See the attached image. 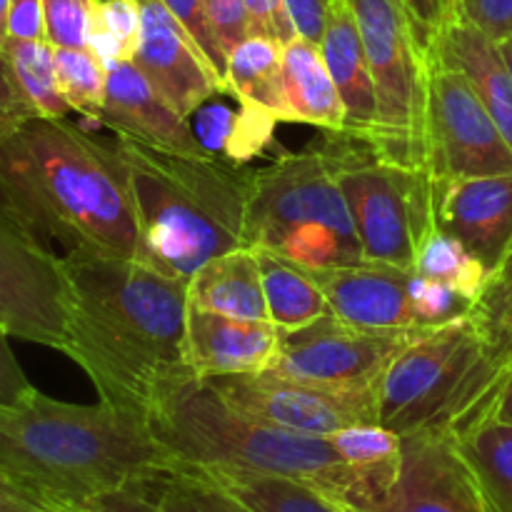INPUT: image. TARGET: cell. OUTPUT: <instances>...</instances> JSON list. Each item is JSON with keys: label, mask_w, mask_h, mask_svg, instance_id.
<instances>
[{"label": "cell", "mask_w": 512, "mask_h": 512, "mask_svg": "<svg viewBox=\"0 0 512 512\" xmlns=\"http://www.w3.org/2000/svg\"><path fill=\"white\" fill-rule=\"evenodd\" d=\"M0 330L55 348L68 340L63 258L0 205Z\"/></svg>", "instance_id": "30bf717a"}, {"label": "cell", "mask_w": 512, "mask_h": 512, "mask_svg": "<svg viewBox=\"0 0 512 512\" xmlns=\"http://www.w3.org/2000/svg\"><path fill=\"white\" fill-rule=\"evenodd\" d=\"M245 248L268 250L305 270L365 263L353 215L320 140L253 170Z\"/></svg>", "instance_id": "52a82bcc"}, {"label": "cell", "mask_w": 512, "mask_h": 512, "mask_svg": "<svg viewBox=\"0 0 512 512\" xmlns=\"http://www.w3.org/2000/svg\"><path fill=\"white\" fill-rule=\"evenodd\" d=\"M185 353L200 378L268 373L280 358V328L270 320H240L188 308Z\"/></svg>", "instance_id": "d6986e66"}, {"label": "cell", "mask_w": 512, "mask_h": 512, "mask_svg": "<svg viewBox=\"0 0 512 512\" xmlns=\"http://www.w3.org/2000/svg\"><path fill=\"white\" fill-rule=\"evenodd\" d=\"M8 338L10 335L0 330V408H13V405L25 403L38 390L15 360Z\"/></svg>", "instance_id": "60d3db41"}, {"label": "cell", "mask_w": 512, "mask_h": 512, "mask_svg": "<svg viewBox=\"0 0 512 512\" xmlns=\"http://www.w3.org/2000/svg\"><path fill=\"white\" fill-rule=\"evenodd\" d=\"M140 8V45L133 63L183 118L223 93L208 60L163 0H135Z\"/></svg>", "instance_id": "9a60e30c"}, {"label": "cell", "mask_w": 512, "mask_h": 512, "mask_svg": "<svg viewBox=\"0 0 512 512\" xmlns=\"http://www.w3.org/2000/svg\"><path fill=\"white\" fill-rule=\"evenodd\" d=\"M140 45V8L135 0H95L88 48L100 58L133 60Z\"/></svg>", "instance_id": "d6a6232c"}, {"label": "cell", "mask_w": 512, "mask_h": 512, "mask_svg": "<svg viewBox=\"0 0 512 512\" xmlns=\"http://www.w3.org/2000/svg\"><path fill=\"white\" fill-rule=\"evenodd\" d=\"M10 38L45 40L43 0H10Z\"/></svg>", "instance_id": "7bdbcfd3"}, {"label": "cell", "mask_w": 512, "mask_h": 512, "mask_svg": "<svg viewBox=\"0 0 512 512\" xmlns=\"http://www.w3.org/2000/svg\"><path fill=\"white\" fill-rule=\"evenodd\" d=\"M458 3H460V0H458Z\"/></svg>", "instance_id": "db71d44e"}, {"label": "cell", "mask_w": 512, "mask_h": 512, "mask_svg": "<svg viewBox=\"0 0 512 512\" xmlns=\"http://www.w3.org/2000/svg\"><path fill=\"white\" fill-rule=\"evenodd\" d=\"M75 512H105V510H100V508H83V510H75Z\"/></svg>", "instance_id": "f5cc1de1"}, {"label": "cell", "mask_w": 512, "mask_h": 512, "mask_svg": "<svg viewBox=\"0 0 512 512\" xmlns=\"http://www.w3.org/2000/svg\"><path fill=\"white\" fill-rule=\"evenodd\" d=\"M433 215L495 275L512 255V173L433 178Z\"/></svg>", "instance_id": "2e32d148"}, {"label": "cell", "mask_w": 512, "mask_h": 512, "mask_svg": "<svg viewBox=\"0 0 512 512\" xmlns=\"http://www.w3.org/2000/svg\"><path fill=\"white\" fill-rule=\"evenodd\" d=\"M460 13L493 40L512 38V0H460Z\"/></svg>", "instance_id": "ab89813d"}, {"label": "cell", "mask_w": 512, "mask_h": 512, "mask_svg": "<svg viewBox=\"0 0 512 512\" xmlns=\"http://www.w3.org/2000/svg\"><path fill=\"white\" fill-rule=\"evenodd\" d=\"M378 103L373 143L390 163L428 170L430 45L403 0H348Z\"/></svg>", "instance_id": "9c48e42d"}, {"label": "cell", "mask_w": 512, "mask_h": 512, "mask_svg": "<svg viewBox=\"0 0 512 512\" xmlns=\"http://www.w3.org/2000/svg\"><path fill=\"white\" fill-rule=\"evenodd\" d=\"M138 220V258L190 283L215 255L245 248L253 170L215 155H178L118 135L113 145Z\"/></svg>", "instance_id": "277c9868"}, {"label": "cell", "mask_w": 512, "mask_h": 512, "mask_svg": "<svg viewBox=\"0 0 512 512\" xmlns=\"http://www.w3.org/2000/svg\"><path fill=\"white\" fill-rule=\"evenodd\" d=\"M68 340L103 403L148 418L158 395L190 373L188 283L135 258L65 253Z\"/></svg>", "instance_id": "6da1fadb"}, {"label": "cell", "mask_w": 512, "mask_h": 512, "mask_svg": "<svg viewBox=\"0 0 512 512\" xmlns=\"http://www.w3.org/2000/svg\"><path fill=\"white\" fill-rule=\"evenodd\" d=\"M403 3L413 13L415 23H418L420 33L428 40V45L433 43V35L438 33L440 25L460 10L458 0H403Z\"/></svg>", "instance_id": "f6af8a7d"}, {"label": "cell", "mask_w": 512, "mask_h": 512, "mask_svg": "<svg viewBox=\"0 0 512 512\" xmlns=\"http://www.w3.org/2000/svg\"><path fill=\"white\" fill-rule=\"evenodd\" d=\"M285 5H288V13L293 18L298 35L320 45V38L325 33V20H328L330 0H285Z\"/></svg>", "instance_id": "ee69618b"}, {"label": "cell", "mask_w": 512, "mask_h": 512, "mask_svg": "<svg viewBox=\"0 0 512 512\" xmlns=\"http://www.w3.org/2000/svg\"><path fill=\"white\" fill-rule=\"evenodd\" d=\"M178 465L148 418L103 400L63 403L35 390L0 408V485L48 512L93 508Z\"/></svg>", "instance_id": "7a4b0ae2"}, {"label": "cell", "mask_w": 512, "mask_h": 512, "mask_svg": "<svg viewBox=\"0 0 512 512\" xmlns=\"http://www.w3.org/2000/svg\"><path fill=\"white\" fill-rule=\"evenodd\" d=\"M413 273L370 260L348 268L310 270L335 318L368 330H428L420 328L413 310Z\"/></svg>", "instance_id": "ac0fdd59"}, {"label": "cell", "mask_w": 512, "mask_h": 512, "mask_svg": "<svg viewBox=\"0 0 512 512\" xmlns=\"http://www.w3.org/2000/svg\"><path fill=\"white\" fill-rule=\"evenodd\" d=\"M93 508H100L105 512H163L160 505L153 498H148L140 488H123L103 495Z\"/></svg>", "instance_id": "bcb514c9"}, {"label": "cell", "mask_w": 512, "mask_h": 512, "mask_svg": "<svg viewBox=\"0 0 512 512\" xmlns=\"http://www.w3.org/2000/svg\"><path fill=\"white\" fill-rule=\"evenodd\" d=\"M410 298H413V310L418 315L420 328H440V325L465 318L478 308V303L470 300L468 295L418 273H413V280H410Z\"/></svg>", "instance_id": "836d02e7"}, {"label": "cell", "mask_w": 512, "mask_h": 512, "mask_svg": "<svg viewBox=\"0 0 512 512\" xmlns=\"http://www.w3.org/2000/svg\"><path fill=\"white\" fill-rule=\"evenodd\" d=\"M205 10L225 55L250 35V15L245 0H205Z\"/></svg>", "instance_id": "74e56055"}, {"label": "cell", "mask_w": 512, "mask_h": 512, "mask_svg": "<svg viewBox=\"0 0 512 512\" xmlns=\"http://www.w3.org/2000/svg\"><path fill=\"white\" fill-rule=\"evenodd\" d=\"M108 90L100 123L123 138L178 155H213L188 118L178 113L133 60H108Z\"/></svg>", "instance_id": "e0dca14e"}, {"label": "cell", "mask_w": 512, "mask_h": 512, "mask_svg": "<svg viewBox=\"0 0 512 512\" xmlns=\"http://www.w3.org/2000/svg\"><path fill=\"white\" fill-rule=\"evenodd\" d=\"M30 118H35V115L30 113L28 103L20 93L13 68H10L5 55H0V138Z\"/></svg>", "instance_id": "b9f144b4"}, {"label": "cell", "mask_w": 512, "mask_h": 512, "mask_svg": "<svg viewBox=\"0 0 512 512\" xmlns=\"http://www.w3.org/2000/svg\"><path fill=\"white\" fill-rule=\"evenodd\" d=\"M0 205L65 253L138 258L123 165L68 118H30L0 138Z\"/></svg>", "instance_id": "3957f363"}, {"label": "cell", "mask_w": 512, "mask_h": 512, "mask_svg": "<svg viewBox=\"0 0 512 512\" xmlns=\"http://www.w3.org/2000/svg\"><path fill=\"white\" fill-rule=\"evenodd\" d=\"M208 380L240 413L290 433L330 438L350 425L378 423V388H325L275 373L213 375Z\"/></svg>", "instance_id": "4fadbf2b"}, {"label": "cell", "mask_w": 512, "mask_h": 512, "mask_svg": "<svg viewBox=\"0 0 512 512\" xmlns=\"http://www.w3.org/2000/svg\"><path fill=\"white\" fill-rule=\"evenodd\" d=\"M415 273L450 285V288L468 295L475 303H478L480 295L488 288L490 278H493V273L485 268L478 255L470 253L458 238L438 228L430 233V238L420 248Z\"/></svg>", "instance_id": "4dcf8cb0"}, {"label": "cell", "mask_w": 512, "mask_h": 512, "mask_svg": "<svg viewBox=\"0 0 512 512\" xmlns=\"http://www.w3.org/2000/svg\"><path fill=\"white\" fill-rule=\"evenodd\" d=\"M475 313L503 338L512 343V255L508 263L490 278L488 288L480 295Z\"/></svg>", "instance_id": "8d00e7d4"}, {"label": "cell", "mask_w": 512, "mask_h": 512, "mask_svg": "<svg viewBox=\"0 0 512 512\" xmlns=\"http://www.w3.org/2000/svg\"><path fill=\"white\" fill-rule=\"evenodd\" d=\"M490 420H498V423L512 425V363L508 368V375L503 380V388H500L498 400L493 405V413H490Z\"/></svg>", "instance_id": "7dc6e473"}, {"label": "cell", "mask_w": 512, "mask_h": 512, "mask_svg": "<svg viewBox=\"0 0 512 512\" xmlns=\"http://www.w3.org/2000/svg\"><path fill=\"white\" fill-rule=\"evenodd\" d=\"M95 0H43L45 40L53 48H88Z\"/></svg>", "instance_id": "d590c367"}, {"label": "cell", "mask_w": 512, "mask_h": 512, "mask_svg": "<svg viewBox=\"0 0 512 512\" xmlns=\"http://www.w3.org/2000/svg\"><path fill=\"white\" fill-rule=\"evenodd\" d=\"M250 512H348L318 490L280 475L238 468H198Z\"/></svg>", "instance_id": "4316f807"}, {"label": "cell", "mask_w": 512, "mask_h": 512, "mask_svg": "<svg viewBox=\"0 0 512 512\" xmlns=\"http://www.w3.org/2000/svg\"><path fill=\"white\" fill-rule=\"evenodd\" d=\"M320 143L353 215L363 258L415 270L435 230L430 170L390 163L373 140L348 130H325Z\"/></svg>", "instance_id": "ba28073f"}, {"label": "cell", "mask_w": 512, "mask_h": 512, "mask_svg": "<svg viewBox=\"0 0 512 512\" xmlns=\"http://www.w3.org/2000/svg\"><path fill=\"white\" fill-rule=\"evenodd\" d=\"M355 512H493L453 435H408L393 488Z\"/></svg>", "instance_id": "5bb4252c"}, {"label": "cell", "mask_w": 512, "mask_h": 512, "mask_svg": "<svg viewBox=\"0 0 512 512\" xmlns=\"http://www.w3.org/2000/svg\"><path fill=\"white\" fill-rule=\"evenodd\" d=\"M8 18H10V0H0V55H3L5 43H8L10 38Z\"/></svg>", "instance_id": "681fc988"}, {"label": "cell", "mask_w": 512, "mask_h": 512, "mask_svg": "<svg viewBox=\"0 0 512 512\" xmlns=\"http://www.w3.org/2000/svg\"><path fill=\"white\" fill-rule=\"evenodd\" d=\"M255 255H258L260 275H263L270 323L278 325L283 333H290L330 313L325 293L315 283L310 270L268 250H255Z\"/></svg>", "instance_id": "484cf974"}, {"label": "cell", "mask_w": 512, "mask_h": 512, "mask_svg": "<svg viewBox=\"0 0 512 512\" xmlns=\"http://www.w3.org/2000/svg\"><path fill=\"white\" fill-rule=\"evenodd\" d=\"M8 512H48V510L38 508V505H23V508H15V510H8Z\"/></svg>", "instance_id": "816d5d0a"}, {"label": "cell", "mask_w": 512, "mask_h": 512, "mask_svg": "<svg viewBox=\"0 0 512 512\" xmlns=\"http://www.w3.org/2000/svg\"><path fill=\"white\" fill-rule=\"evenodd\" d=\"M188 308L240 320H270L255 250L235 248L210 258L190 278Z\"/></svg>", "instance_id": "7402d4cb"}, {"label": "cell", "mask_w": 512, "mask_h": 512, "mask_svg": "<svg viewBox=\"0 0 512 512\" xmlns=\"http://www.w3.org/2000/svg\"><path fill=\"white\" fill-rule=\"evenodd\" d=\"M430 178L512 173V148L468 80L430 55L428 80Z\"/></svg>", "instance_id": "7c38bea8"}, {"label": "cell", "mask_w": 512, "mask_h": 512, "mask_svg": "<svg viewBox=\"0 0 512 512\" xmlns=\"http://www.w3.org/2000/svg\"><path fill=\"white\" fill-rule=\"evenodd\" d=\"M500 50H503V55H505V63H508V68L512 70V38L503 40V43H500Z\"/></svg>", "instance_id": "f907efd6"}, {"label": "cell", "mask_w": 512, "mask_h": 512, "mask_svg": "<svg viewBox=\"0 0 512 512\" xmlns=\"http://www.w3.org/2000/svg\"><path fill=\"white\" fill-rule=\"evenodd\" d=\"M320 53L343 100V130L373 140L375 125H378L375 85L370 75L368 50H365L358 20L348 0H330L325 33L320 38Z\"/></svg>", "instance_id": "44dd1931"}, {"label": "cell", "mask_w": 512, "mask_h": 512, "mask_svg": "<svg viewBox=\"0 0 512 512\" xmlns=\"http://www.w3.org/2000/svg\"><path fill=\"white\" fill-rule=\"evenodd\" d=\"M328 440L360 480L363 495L355 510L393 488L403 463V438L398 433L380 423H363L338 430Z\"/></svg>", "instance_id": "d4e9b609"}, {"label": "cell", "mask_w": 512, "mask_h": 512, "mask_svg": "<svg viewBox=\"0 0 512 512\" xmlns=\"http://www.w3.org/2000/svg\"><path fill=\"white\" fill-rule=\"evenodd\" d=\"M250 15V35H268L278 43H290L298 35L285 0H245Z\"/></svg>", "instance_id": "f35d334b"}, {"label": "cell", "mask_w": 512, "mask_h": 512, "mask_svg": "<svg viewBox=\"0 0 512 512\" xmlns=\"http://www.w3.org/2000/svg\"><path fill=\"white\" fill-rule=\"evenodd\" d=\"M53 45L48 40L8 38L3 55L13 68L18 88L35 118H68L70 105L55 80Z\"/></svg>", "instance_id": "f1b7e54d"}, {"label": "cell", "mask_w": 512, "mask_h": 512, "mask_svg": "<svg viewBox=\"0 0 512 512\" xmlns=\"http://www.w3.org/2000/svg\"><path fill=\"white\" fill-rule=\"evenodd\" d=\"M23 505H33V503H28V500L20 498L18 493H13V490H8V488H3V485H0V512L23 508Z\"/></svg>", "instance_id": "c3c4849f"}, {"label": "cell", "mask_w": 512, "mask_h": 512, "mask_svg": "<svg viewBox=\"0 0 512 512\" xmlns=\"http://www.w3.org/2000/svg\"><path fill=\"white\" fill-rule=\"evenodd\" d=\"M455 440L493 512H512V425L488 418Z\"/></svg>", "instance_id": "83f0119b"}, {"label": "cell", "mask_w": 512, "mask_h": 512, "mask_svg": "<svg viewBox=\"0 0 512 512\" xmlns=\"http://www.w3.org/2000/svg\"><path fill=\"white\" fill-rule=\"evenodd\" d=\"M135 488L153 498L163 512H250L193 465L165 470Z\"/></svg>", "instance_id": "f546056e"}, {"label": "cell", "mask_w": 512, "mask_h": 512, "mask_svg": "<svg viewBox=\"0 0 512 512\" xmlns=\"http://www.w3.org/2000/svg\"><path fill=\"white\" fill-rule=\"evenodd\" d=\"M420 330H368L325 313L300 330H280V358L268 373L300 383L375 390L390 360Z\"/></svg>", "instance_id": "8fae6325"}, {"label": "cell", "mask_w": 512, "mask_h": 512, "mask_svg": "<svg viewBox=\"0 0 512 512\" xmlns=\"http://www.w3.org/2000/svg\"><path fill=\"white\" fill-rule=\"evenodd\" d=\"M228 90L245 108L290 120L283 85V43L268 35H248L228 55Z\"/></svg>", "instance_id": "cb8c5ba5"}, {"label": "cell", "mask_w": 512, "mask_h": 512, "mask_svg": "<svg viewBox=\"0 0 512 512\" xmlns=\"http://www.w3.org/2000/svg\"><path fill=\"white\" fill-rule=\"evenodd\" d=\"M165 8L180 20L185 30H188L190 38L195 40V45L200 48V53L208 60L210 70L218 78L223 93L228 90V55H225L223 45H220L218 35H215L213 23L208 18V10H205V0H163Z\"/></svg>", "instance_id": "e575fe53"}, {"label": "cell", "mask_w": 512, "mask_h": 512, "mask_svg": "<svg viewBox=\"0 0 512 512\" xmlns=\"http://www.w3.org/2000/svg\"><path fill=\"white\" fill-rule=\"evenodd\" d=\"M430 55L468 80L512 148V70L498 40L458 10L433 35Z\"/></svg>", "instance_id": "ffe728a7"}, {"label": "cell", "mask_w": 512, "mask_h": 512, "mask_svg": "<svg viewBox=\"0 0 512 512\" xmlns=\"http://www.w3.org/2000/svg\"><path fill=\"white\" fill-rule=\"evenodd\" d=\"M512 343L478 313L420 330L378 380V423L408 435L468 433L490 418Z\"/></svg>", "instance_id": "8992f818"}, {"label": "cell", "mask_w": 512, "mask_h": 512, "mask_svg": "<svg viewBox=\"0 0 512 512\" xmlns=\"http://www.w3.org/2000/svg\"><path fill=\"white\" fill-rule=\"evenodd\" d=\"M55 80L70 110L100 118L108 90V68L93 48H55Z\"/></svg>", "instance_id": "1f68e13d"}, {"label": "cell", "mask_w": 512, "mask_h": 512, "mask_svg": "<svg viewBox=\"0 0 512 512\" xmlns=\"http://www.w3.org/2000/svg\"><path fill=\"white\" fill-rule=\"evenodd\" d=\"M283 85L290 123L323 130L345 128L343 100L318 43L295 35L283 45Z\"/></svg>", "instance_id": "603a6c76"}, {"label": "cell", "mask_w": 512, "mask_h": 512, "mask_svg": "<svg viewBox=\"0 0 512 512\" xmlns=\"http://www.w3.org/2000/svg\"><path fill=\"white\" fill-rule=\"evenodd\" d=\"M148 423L180 465L280 475L318 490L348 512L363 495L358 475L328 438L290 433L240 413L195 370L158 395Z\"/></svg>", "instance_id": "5b68a950"}]
</instances>
